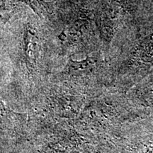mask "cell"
I'll list each match as a JSON object with an SVG mask.
<instances>
[{"label":"cell","mask_w":153,"mask_h":153,"mask_svg":"<svg viewBox=\"0 0 153 153\" xmlns=\"http://www.w3.org/2000/svg\"><path fill=\"white\" fill-rule=\"evenodd\" d=\"M27 3L36 13H51L49 4L42 0H18Z\"/></svg>","instance_id":"obj_1"}]
</instances>
